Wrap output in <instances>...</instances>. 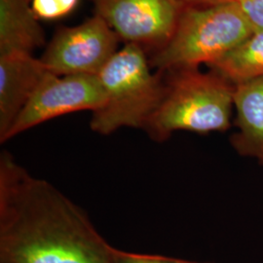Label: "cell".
<instances>
[{
	"label": "cell",
	"mask_w": 263,
	"mask_h": 263,
	"mask_svg": "<svg viewBox=\"0 0 263 263\" xmlns=\"http://www.w3.org/2000/svg\"><path fill=\"white\" fill-rule=\"evenodd\" d=\"M238 5L254 32L263 30V0H240Z\"/></svg>",
	"instance_id": "obj_14"
},
{
	"label": "cell",
	"mask_w": 263,
	"mask_h": 263,
	"mask_svg": "<svg viewBox=\"0 0 263 263\" xmlns=\"http://www.w3.org/2000/svg\"><path fill=\"white\" fill-rule=\"evenodd\" d=\"M120 39L153 53L164 47L184 8L180 0H90Z\"/></svg>",
	"instance_id": "obj_6"
},
{
	"label": "cell",
	"mask_w": 263,
	"mask_h": 263,
	"mask_svg": "<svg viewBox=\"0 0 263 263\" xmlns=\"http://www.w3.org/2000/svg\"><path fill=\"white\" fill-rule=\"evenodd\" d=\"M164 92L144 127L151 140L167 141L176 131H226L234 108V84L216 71L181 68L161 72Z\"/></svg>",
	"instance_id": "obj_2"
},
{
	"label": "cell",
	"mask_w": 263,
	"mask_h": 263,
	"mask_svg": "<svg viewBox=\"0 0 263 263\" xmlns=\"http://www.w3.org/2000/svg\"><path fill=\"white\" fill-rule=\"evenodd\" d=\"M146 51L126 43L98 74L104 103L92 112L90 127L107 136L121 128L144 129L164 92L163 73L151 71Z\"/></svg>",
	"instance_id": "obj_3"
},
{
	"label": "cell",
	"mask_w": 263,
	"mask_h": 263,
	"mask_svg": "<svg viewBox=\"0 0 263 263\" xmlns=\"http://www.w3.org/2000/svg\"><path fill=\"white\" fill-rule=\"evenodd\" d=\"M187 6H215L228 3H236L240 0H180Z\"/></svg>",
	"instance_id": "obj_15"
},
{
	"label": "cell",
	"mask_w": 263,
	"mask_h": 263,
	"mask_svg": "<svg viewBox=\"0 0 263 263\" xmlns=\"http://www.w3.org/2000/svg\"><path fill=\"white\" fill-rule=\"evenodd\" d=\"M119 39L95 14L78 26L59 29L40 60L56 76H98L117 53Z\"/></svg>",
	"instance_id": "obj_5"
},
{
	"label": "cell",
	"mask_w": 263,
	"mask_h": 263,
	"mask_svg": "<svg viewBox=\"0 0 263 263\" xmlns=\"http://www.w3.org/2000/svg\"><path fill=\"white\" fill-rule=\"evenodd\" d=\"M48 72L41 60L33 55L0 57L1 142Z\"/></svg>",
	"instance_id": "obj_8"
},
{
	"label": "cell",
	"mask_w": 263,
	"mask_h": 263,
	"mask_svg": "<svg viewBox=\"0 0 263 263\" xmlns=\"http://www.w3.org/2000/svg\"><path fill=\"white\" fill-rule=\"evenodd\" d=\"M233 103L239 131L231 143L239 154L263 165V76L234 85Z\"/></svg>",
	"instance_id": "obj_9"
},
{
	"label": "cell",
	"mask_w": 263,
	"mask_h": 263,
	"mask_svg": "<svg viewBox=\"0 0 263 263\" xmlns=\"http://www.w3.org/2000/svg\"><path fill=\"white\" fill-rule=\"evenodd\" d=\"M113 247L45 179L0 154V262L112 263Z\"/></svg>",
	"instance_id": "obj_1"
},
{
	"label": "cell",
	"mask_w": 263,
	"mask_h": 263,
	"mask_svg": "<svg viewBox=\"0 0 263 263\" xmlns=\"http://www.w3.org/2000/svg\"><path fill=\"white\" fill-rule=\"evenodd\" d=\"M232 84L263 76V30L254 31L224 56L209 65Z\"/></svg>",
	"instance_id": "obj_11"
},
{
	"label": "cell",
	"mask_w": 263,
	"mask_h": 263,
	"mask_svg": "<svg viewBox=\"0 0 263 263\" xmlns=\"http://www.w3.org/2000/svg\"><path fill=\"white\" fill-rule=\"evenodd\" d=\"M112 263H207L190 261L157 254H137L113 249Z\"/></svg>",
	"instance_id": "obj_13"
},
{
	"label": "cell",
	"mask_w": 263,
	"mask_h": 263,
	"mask_svg": "<svg viewBox=\"0 0 263 263\" xmlns=\"http://www.w3.org/2000/svg\"><path fill=\"white\" fill-rule=\"evenodd\" d=\"M44 42V29L31 0H0V57L32 55Z\"/></svg>",
	"instance_id": "obj_10"
},
{
	"label": "cell",
	"mask_w": 263,
	"mask_h": 263,
	"mask_svg": "<svg viewBox=\"0 0 263 263\" xmlns=\"http://www.w3.org/2000/svg\"><path fill=\"white\" fill-rule=\"evenodd\" d=\"M254 32L238 2L215 6L185 5L174 34L149 59L158 72L209 66Z\"/></svg>",
	"instance_id": "obj_4"
},
{
	"label": "cell",
	"mask_w": 263,
	"mask_h": 263,
	"mask_svg": "<svg viewBox=\"0 0 263 263\" xmlns=\"http://www.w3.org/2000/svg\"><path fill=\"white\" fill-rule=\"evenodd\" d=\"M79 0H31V7L38 19L55 20L76 9Z\"/></svg>",
	"instance_id": "obj_12"
},
{
	"label": "cell",
	"mask_w": 263,
	"mask_h": 263,
	"mask_svg": "<svg viewBox=\"0 0 263 263\" xmlns=\"http://www.w3.org/2000/svg\"><path fill=\"white\" fill-rule=\"evenodd\" d=\"M104 103L99 76H56L48 72L1 143L68 113L99 109Z\"/></svg>",
	"instance_id": "obj_7"
}]
</instances>
